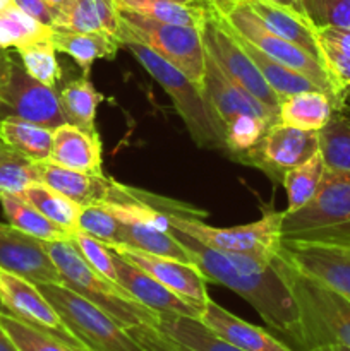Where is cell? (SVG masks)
I'll use <instances>...</instances> for the list:
<instances>
[{
	"instance_id": "cell-35",
	"label": "cell",
	"mask_w": 350,
	"mask_h": 351,
	"mask_svg": "<svg viewBox=\"0 0 350 351\" xmlns=\"http://www.w3.org/2000/svg\"><path fill=\"white\" fill-rule=\"evenodd\" d=\"M16 51L21 64L31 77L50 88L57 86V82L62 79V69L57 60V48L51 43V38L31 41L23 47H17Z\"/></svg>"
},
{
	"instance_id": "cell-25",
	"label": "cell",
	"mask_w": 350,
	"mask_h": 351,
	"mask_svg": "<svg viewBox=\"0 0 350 351\" xmlns=\"http://www.w3.org/2000/svg\"><path fill=\"white\" fill-rule=\"evenodd\" d=\"M54 29L95 33H119V10L113 0H71L60 10Z\"/></svg>"
},
{
	"instance_id": "cell-50",
	"label": "cell",
	"mask_w": 350,
	"mask_h": 351,
	"mask_svg": "<svg viewBox=\"0 0 350 351\" xmlns=\"http://www.w3.org/2000/svg\"><path fill=\"white\" fill-rule=\"evenodd\" d=\"M45 2H47L50 7H54V9L60 14V10L65 9V5H67L71 0H45Z\"/></svg>"
},
{
	"instance_id": "cell-30",
	"label": "cell",
	"mask_w": 350,
	"mask_h": 351,
	"mask_svg": "<svg viewBox=\"0 0 350 351\" xmlns=\"http://www.w3.org/2000/svg\"><path fill=\"white\" fill-rule=\"evenodd\" d=\"M235 34H237V40H239V43L242 45L244 51L249 55L250 60H253L254 65L257 67V71H259L261 75L264 77V81H266L268 84H270V88L277 93L278 98L281 99L288 95H295V93L318 91L319 88L311 81V79H307L305 75L299 74V72L292 71V69L285 67V65L278 64L277 60H273L271 57H268L264 51H261L259 48L254 47L253 43H249L246 38L240 36L237 31H235ZM319 91H321V89H319Z\"/></svg>"
},
{
	"instance_id": "cell-28",
	"label": "cell",
	"mask_w": 350,
	"mask_h": 351,
	"mask_svg": "<svg viewBox=\"0 0 350 351\" xmlns=\"http://www.w3.org/2000/svg\"><path fill=\"white\" fill-rule=\"evenodd\" d=\"M58 99L65 122L88 132H98L96 112L103 101V95L95 88L89 75L82 74L81 77L69 81L58 93Z\"/></svg>"
},
{
	"instance_id": "cell-56",
	"label": "cell",
	"mask_w": 350,
	"mask_h": 351,
	"mask_svg": "<svg viewBox=\"0 0 350 351\" xmlns=\"http://www.w3.org/2000/svg\"><path fill=\"white\" fill-rule=\"evenodd\" d=\"M0 146H2V139H0Z\"/></svg>"
},
{
	"instance_id": "cell-49",
	"label": "cell",
	"mask_w": 350,
	"mask_h": 351,
	"mask_svg": "<svg viewBox=\"0 0 350 351\" xmlns=\"http://www.w3.org/2000/svg\"><path fill=\"white\" fill-rule=\"evenodd\" d=\"M307 351H350V350L347 348V346H343V345H336V343H333V345L316 346V348L307 350Z\"/></svg>"
},
{
	"instance_id": "cell-16",
	"label": "cell",
	"mask_w": 350,
	"mask_h": 351,
	"mask_svg": "<svg viewBox=\"0 0 350 351\" xmlns=\"http://www.w3.org/2000/svg\"><path fill=\"white\" fill-rule=\"evenodd\" d=\"M105 245L129 263L136 264L144 273L153 276L154 280L160 281L163 287L177 293L178 297L205 308V304L209 298V281L206 280V276L196 264L182 263V261L170 259V257L154 256V254L144 252V250L134 249V247L124 245V243H105Z\"/></svg>"
},
{
	"instance_id": "cell-24",
	"label": "cell",
	"mask_w": 350,
	"mask_h": 351,
	"mask_svg": "<svg viewBox=\"0 0 350 351\" xmlns=\"http://www.w3.org/2000/svg\"><path fill=\"white\" fill-rule=\"evenodd\" d=\"M51 43L57 48V51L69 55L79 65L84 75H89L91 65L100 58H106V60L115 58L117 51L122 47L119 38L106 31L75 33V31L54 29Z\"/></svg>"
},
{
	"instance_id": "cell-53",
	"label": "cell",
	"mask_w": 350,
	"mask_h": 351,
	"mask_svg": "<svg viewBox=\"0 0 350 351\" xmlns=\"http://www.w3.org/2000/svg\"><path fill=\"white\" fill-rule=\"evenodd\" d=\"M343 103L350 106V88L345 89V98H343Z\"/></svg>"
},
{
	"instance_id": "cell-10",
	"label": "cell",
	"mask_w": 350,
	"mask_h": 351,
	"mask_svg": "<svg viewBox=\"0 0 350 351\" xmlns=\"http://www.w3.org/2000/svg\"><path fill=\"white\" fill-rule=\"evenodd\" d=\"M201 38L205 50L211 55L220 69L278 117L280 98L264 81L249 55L244 51L232 26L216 9L202 26Z\"/></svg>"
},
{
	"instance_id": "cell-18",
	"label": "cell",
	"mask_w": 350,
	"mask_h": 351,
	"mask_svg": "<svg viewBox=\"0 0 350 351\" xmlns=\"http://www.w3.org/2000/svg\"><path fill=\"white\" fill-rule=\"evenodd\" d=\"M206 51V50H205ZM205 79H202V95L215 112L216 119L222 127H225L230 120L242 113L259 115L270 123L278 122V117L261 101H257L253 95L246 91L242 86L230 79L220 65L213 60L211 55L206 51L205 57Z\"/></svg>"
},
{
	"instance_id": "cell-23",
	"label": "cell",
	"mask_w": 350,
	"mask_h": 351,
	"mask_svg": "<svg viewBox=\"0 0 350 351\" xmlns=\"http://www.w3.org/2000/svg\"><path fill=\"white\" fill-rule=\"evenodd\" d=\"M119 12H134L168 24H180L202 29L215 7L208 0H113Z\"/></svg>"
},
{
	"instance_id": "cell-48",
	"label": "cell",
	"mask_w": 350,
	"mask_h": 351,
	"mask_svg": "<svg viewBox=\"0 0 350 351\" xmlns=\"http://www.w3.org/2000/svg\"><path fill=\"white\" fill-rule=\"evenodd\" d=\"M270 2L278 3V5L287 7V9H292V10H295V12L302 14V9H301V3H299V0H270Z\"/></svg>"
},
{
	"instance_id": "cell-33",
	"label": "cell",
	"mask_w": 350,
	"mask_h": 351,
	"mask_svg": "<svg viewBox=\"0 0 350 351\" xmlns=\"http://www.w3.org/2000/svg\"><path fill=\"white\" fill-rule=\"evenodd\" d=\"M325 170V160L321 156V151H318V153H314L311 158L302 161L297 167L290 168L283 175L281 184H283L288 197L287 213H294L297 209L304 208L314 197L316 191H318L319 184H321Z\"/></svg>"
},
{
	"instance_id": "cell-29",
	"label": "cell",
	"mask_w": 350,
	"mask_h": 351,
	"mask_svg": "<svg viewBox=\"0 0 350 351\" xmlns=\"http://www.w3.org/2000/svg\"><path fill=\"white\" fill-rule=\"evenodd\" d=\"M156 328L191 351H244L216 336L199 319L187 315L160 314Z\"/></svg>"
},
{
	"instance_id": "cell-37",
	"label": "cell",
	"mask_w": 350,
	"mask_h": 351,
	"mask_svg": "<svg viewBox=\"0 0 350 351\" xmlns=\"http://www.w3.org/2000/svg\"><path fill=\"white\" fill-rule=\"evenodd\" d=\"M323 60L343 89L350 88V29H318Z\"/></svg>"
},
{
	"instance_id": "cell-6",
	"label": "cell",
	"mask_w": 350,
	"mask_h": 351,
	"mask_svg": "<svg viewBox=\"0 0 350 351\" xmlns=\"http://www.w3.org/2000/svg\"><path fill=\"white\" fill-rule=\"evenodd\" d=\"M120 43L136 41L160 55L163 60L184 72L194 84L202 88L205 79V45L201 29L180 24L160 23L134 12H119Z\"/></svg>"
},
{
	"instance_id": "cell-44",
	"label": "cell",
	"mask_w": 350,
	"mask_h": 351,
	"mask_svg": "<svg viewBox=\"0 0 350 351\" xmlns=\"http://www.w3.org/2000/svg\"><path fill=\"white\" fill-rule=\"evenodd\" d=\"M127 331L139 343L144 351H191L178 341L172 339L170 336L165 335L163 331H160L156 326L141 324L129 328Z\"/></svg>"
},
{
	"instance_id": "cell-36",
	"label": "cell",
	"mask_w": 350,
	"mask_h": 351,
	"mask_svg": "<svg viewBox=\"0 0 350 351\" xmlns=\"http://www.w3.org/2000/svg\"><path fill=\"white\" fill-rule=\"evenodd\" d=\"M54 29L38 23L30 14L12 5L0 12V48H17L38 40L51 38Z\"/></svg>"
},
{
	"instance_id": "cell-2",
	"label": "cell",
	"mask_w": 350,
	"mask_h": 351,
	"mask_svg": "<svg viewBox=\"0 0 350 351\" xmlns=\"http://www.w3.org/2000/svg\"><path fill=\"white\" fill-rule=\"evenodd\" d=\"M273 263L290 287L301 314L299 350L307 351L333 343L350 350V298L299 271L280 254Z\"/></svg>"
},
{
	"instance_id": "cell-7",
	"label": "cell",
	"mask_w": 350,
	"mask_h": 351,
	"mask_svg": "<svg viewBox=\"0 0 350 351\" xmlns=\"http://www.w3.org/2000/svg\"><path fill=\"white\" fill-rule=\"evenodd\" d=\"M172 228L198 240L202 245L223 252L247 254L264 261H273L281 245V225L285 211L266 209L263 218L249 225L216 228L206 225L192 213H165Z\"/></svg>"
},
{
	"instance_id": "cell-31",
	"label": "cell",
	"mask_w": 350,
	"mask_h": 351,
	"mask_svg": "<svg viewBox=\"0 0 350 351\" xmlns=\"http://www.w3.org/2000/svg\"><path fill=\"white\" fill-rule=\"evenodd\" d=\"M0 139L5 146L33 161L50 160L54 146V129L36 125L19 119L0 120Z\"/></svg>"
},
{
	"instance_id": "cell-54",
	"label": "cell",
	"mask_w": 350,
	"mask_h": 351,
	"mask_svg": "<svg viewBox=\"0 0 350 351\" xmlns=\"http://www.w3.org/2000/svg\"><path fill=\"white\" fill-rule=\"evenodd\" d=\"M185 2H198V0H185ZM209 2V0H208Z\"/></svg>"
},
{
	"instance_id": "cell-39",
	"label": "cell",
	"mask_w": 350,
	"mask_h": 351,
	"mask_svg": "<svg viewBox=\"0 0 350 351\" xmlns=\"http://www.w3.org/2000/svg\"><path fill=\"white\" fill-rule=\"evenodd\" d=\"M0 328L16 343L19 351H72L54 335L27 324L5 311H0Z\"/></svg>"
},
{
	"instance_id": "cell-3",
	"label": "cell",
	"mask_w": 350,
	"mask_h": 351,
	"mask_svg": "<svg viewBox=\"0 0 350 351\" xmlns=\"http://www.w3.org/2000/svg\"><path fill=\"white\" fill-rule=\"evenodd\" d=\"M43 245L60 273L62 285L106 312L122 328L129 329L141 324L158 326L160 314L144 307L119 283L93 269L71 240L43 242Z\"/></svg>"
},
{
	"instance_id": "cell-41",
	"label": "cell",
	"mask_w": 350,
	"mask_h": 351,
	"mask_svg": "<svg viewBox=\"0 0 350 351\" xmlns=\"http://www.w3.org/2000/svg\"><path fill=\"white\" fill-rule=\"evenodd\" d=\"M299 3L316 31L350 29V0H299Z\"/></svg>"
},
{
	"instance_id": "cell-38",
	"label": "cell",
	"mask_w": 350,
	"mask_h": 351,
	"mask_svg": "<svg viewBox=\"0 0 350 351\" xmlns=\"http://www.w3.org/2000/svg\"><path fill=\"white\" fill-rule=\"evenodd\" d=\"M33 184H40L36 161L30 160L2 143L0 146V192L21 195Z\"/></svg>"
},
{
	"instance_id": "cell-8",
	"label": "cell",
	"mask_w": 350,
	"mask_h": 351,
	"mask_svg": "<svg viewBox=\"0 0 350 351\" xmlns=\"http://www.w3.org/2000/svg\"><path fill=\"white\" fill-rule=\"evenodd\" d=\"M222 16L225 17L226 23H229L240 36H244L249 43H253L254 47H257L261 51H264L268 57H271L273 60H277L278 64L285 65V67L292 69V71L299 72V74L311 79L321 91H325L326 95L333 99L335 110L343 105L345 89L336 82V79L333 77L331 72L328 71L325 62H321L319 58H316L314 55L305 51L304 48L297 47V45H294L292 41L283 40V38H280L278 34H275L273 31L268 29L263 24V21H261L259 17L253 12V9L247 5L246 0L239 2L230 12L222 14Z\"/></svg>"
},
{
	"instance_id": "cell-1",
	"label": "cell",
	"mask_w": 350,
	"mask_h": 351,
	"mask_svg": "<svg viewBox=\"0 0 350 351\" xmlns=\"http://www.w3.org/2000/svg\"><path fill=\"white\" fill-rule=\"evenodd\" d=\"M174 230L177 239L192 252L196 266L209 283H218L242 297L264 322L301 345V314L290 287L273 261L247 254L223 252Z\"/></svg>"
},
{
	"instance_id": "cell-34",
	"label": "cell",
	"mask_w": 350,
	"mask_h": 351,
	"mask_svg": "<svg viewBox=\"0 0 350 351\" xmlns=\"http://www.w3.org/2000/svg\"><path fill=\"white\" fill-rule=\"evenodd\" d=\"M21 197L26 199L30 204H33L38 211L54 223H57L62 228L69 232H75L79 226V215L82 211V206L71 201L60 192L47 187L43 184H33L21 194Z\"/></svg>"
},
{
	"instance_id": "cell-32",
	"label": "cell",
	"mask_w": 350,
	"mask_h": 351,
	"mask_svg": "<svg viewBox=\"0 0 350 351\" xmlns=\"http://www.w3.org/2000/svg\"><path fill=\"white\" fill-rule=\"evenodd\" d=\"M319 151L329 170L350 171V106L343 103L319 130Z\"/></svg>"
},
{
	"instance_id": "cell-27",
	"label": "cell",
	"mask_w": 350,
	"mask_h": 351,
	"mask_svg": "<svg viewBox=\"0 0 350 351\" xmlns=\"http://www.w3.org/2000/svg\"><path fill=\"white\" fill-rule=\"evenodd\" d=\"M0 206L7 221L21 232L41 240V242H64L71 240L72 232L62 228L57 223L41 215L33 204L17 194L0 192Z\"/></svg>"
},
{
	"instance_id": "cell-5",
	"label": "cell",
	"mask_w": 350,
	"mask_h": 351,
	"mask_svg": "<svg viewBox=\"0 0 350 351\" xmlns=\"http://www.w3.org/2000/svg\"><path fill=\"white\" fill-rule=\"evenodd\" d=\"M122 47H126L127 51L139 62L141 67L165 89L168 98L174 103L175 112L184 120L192 141L199 147L226 151L223 127L209 103L206 101L202 88L194 84L184 72L163 60L146 45L127 41L122 43Z\"/></svg>"
},
{
	"instance_id": "cell-26",
	"label": "cell",
	"mask_w": 350,
	"mask_h": 351,
	"mask_svg": "<svg viewBox=\"0 0 350 351\" xmlns=\"http://www.w3.org/2000/svg\"><path fill=\"white\" fill-rule=\"evenodd\" d=\"M335 112V103L323 91H304L280 99L278 122L319 132Z\"/></svg>"
},
{
	"instance_id": "cell-55",
	"label": "cell",
	"mask_w": 350,
	"mask_h": 351,
	"mask_svg": "<svg viewBox=\"0 0 350 351\" xmlns=\"http://www.w3.org/2000/svg\"><path fill=\"white\" fill-rule=\"evenodd\" d=\"M0 311H3V307H2V304H0Z\"/></svg>"
},
{
	"instance_id": "cell-9",
	"label": "cell",
	"mask_w": 350,
	"mask_h": 351,
	"mask_svg": "<svg viewBox=\"0 0 350 351\" xmlns=\"http://www.w3.org/2000/svg\"><path fill=\"white\" fill-rule=\"evenodd\" d=\"M41 293L54 305L65 328L91 351H144L126 328L106 312L64 285L41 283Z\"/></svg>"
},
{
	"instance_id": "cell-43",
	"label": "cell",
	"mask_w": 350,
	"mask_h": 351,
	"mask_svg": "<svg viewBox=\"0 0 350 351\" xmlns=\"http://www.w3.org/2000/svg\"><path fill=\"white\" fill-rule=\"evenodd\" d=\"M78 230L102 240L103 243L120 242V221L103 206H86L79 215Z\"/></svg>"
},
{
	"instance_id": "cell-4",
	"label": "cell",
	"mask_w": 350,
	"mask_h": 351,
	"mask_svg": "<svg viewBox=\"0 0 350 351\" xmlns=\"http://www.w3.org/2000/svg\"><path fill=\"white\" fill-rule=\"evenodd\" d=\"M281 240L350 243V171L326 168L314 197L297 211H285Z\"/></svg>"
},
{
	"instance_id": "cell-11",
	"label": "cell",
	"mask_w": 350,
	"mask_h": 351,
	"mask_svg": "<svg viewBox=\"0 0 350 351\" xmlns=\"http://www.w3.org/2000/svg\"><path fill=\"white\" fill-rule=\"evenodd\" d=\"M319 151V134L314 130H302L285 125L281 122L271 123L256 146L237 161L257 168L271 178L275 184L283 180L290 168L311 158Z\"/></svg>"
},
{
	"instance_id": "cell-46",
	"label": "cell",
	"mask_w": 350,
	"mask_h": 351,
	"mask_svg": "<svg viewBox=\"0 0 350 351\" xmlns=\"http://www.w3.org/2000/svg\"><path fill=\"white\" fill-rule=\"evenodd\" d=\"M14 60H16V57L12 55L10 48H0V88L9 81Z\"/></svg>"
},
{
	"instance_id": "cell-17",
	"label": "cell",
	"mask_w": 350,
	"mask_h": 351,
	"mask_svg": "<svg viewBox=\"0 0 350 351\" xmlns=\"http://www.w3.org/2000/svg\"><path fill=\"white\" fill-rule=\"evenodd\" d=\"M0 269L19 274L36 285H62L60 273L48 257L43 242L10 223H0Z\"/></svg>"
},
{
	"instance_id": "cell-21",
	"label": "cell",
	"mask_w": 350,
	"mask_h": 351,
	"mask_svg": "<svg viewBox=\"0 0 350 351\" xmlns=\"http://www.w3.org/2000/svg\"><path fill=\"white\" fill-rule=\"evenodd\" d=\"M102 151L103 146L98 132H88L71 123L54 129L51 163L69 170L103 173Z\"/></svg>"
},
{
	"instance_id": "cell-13",
	"label": "cell",
	"mask_w": 350,
	"mask_h": 351,
	"mask_svg": "<svg viewBox=\"0 0 350 351\" xmlns=\"http://www.w3.org/2000/svg\"><path fill=\"white\" fill-rule=\"evenodd\" d=\"M36 171L40 184L60 192L79 206H96L103 202L136 201L137 189L126 187L105 173L69 170L50 160L36 161Z\"/></svg>"
},
{
	"instance_id": "cell-42",
	"label": "cell",
	"mask_w": 350,
	"mask_h": 351,
	"mask_svg": "<svg viewBox=\"0 0 350 351\" xmlns=\"http://www.w3.org/2000/svg\"><path fill=\"white\" fill-rule=\"evenodd\" d=\"M71 242L74 243L75 249L82 256V259L89 264L95 271L100 274L106 276L108 280L117 283V271L115 263H113V252L102 242V240L95 239V237L88 235V233L75 230L71 235Z\"/></svg>"
},
{
	"instance_id": "cell-52",
	"label": "cell",
	"mask_w": 350,
	"mask_h": 351,
	"mask_svg": "<svg viewBox=\"0 0 350 351\" xmlns=\"http://www.w3.org/2000/svg\"><path fill=\"white\" fill-rule=\"evenodd\" d=\"M69 348H71L72 351H91L89 348H86L84 345H82V343H78V345H67Z\"/></svg>"
},
{
	"instance_id": "cell-40",
	"label": "cell",
	"mask_w": 350,
	"mask_h": 351,
	"mask_svg": "<svg viewBox=\"0 0 350 351\" xmlns=\"http://www.w3.org/2000/svg\"><path fill=\"white\" fill-rule=\"evenodd\" d=\"M270 125L271 123L266 119L259 115H250V113H242L230 120L223 127V141H225V149L229 156L237 160L253 149Z\"/></svg>"
},
{
	"instance_id": "cell-19",
	"label": "cell",
	"mask_w": 350,
	"mask_h": 351,
	"mask_svg": "<svg viewBox=\"0 0 350 351\" xmlns=\"http://www.w3.org/2000/svg\"><path fill=\"white\" fill-rule=\"evenodd\" d=\"M113 252V250H112ZM113 263H115L117 271V283L132 295L139 304L144 307L151 308L156 314H175V315H187V317L199 319L201 317L202 307L191 304L185 298L178 297L167 287L144 273L136 264L129 263L122 256L113 252Z\"/></svg>"
},
{
	"instance_id": "cell-15",
	"label": "cell",
	"mask_w": 350,
	"mask_h": 351,
	"mask_svg": "<svg viewBox=\"0 0 350 351\" xmlns=\"http://www.w3.org/2000/svg\"><path fill=\"white\" fill-rule=\"evenodd\" d=\"M278 254L304 274L350 298V243L333 245L281 240Z\"/></svg>"
},
{
	"instance_id": "cell-22",
	"label": "cell",
	"mask_w": 350,
	"mask_h": 351,
	"mask_svg": "<svg viewBox=\"0 0 350 351\" xmlns=\"http://www.w3.org/2000/svg\"><path fill=\"white\" fill-rule=\"evenodd\" d=\"M246 2L253 9V12L263 21L268 29L273 31L283 40H288L297 47L304 48L305 51L325 62L318 34L304 14L281 7L278 3L270 2V0H246Z\"/></svg>"
},
{
	"instance_id": "cell-12",
	"label": "cell",
	"mask_w": 350,
	"mask_h": 351,
	"mask_svg": "<svg viewBox=\"0 0 350 351\" xmlns=\"http://www.w3.org/2000/svg\"><path fill=\"white\" fill-rule=\"evenodd\" d=\"M3 119L26 120L47 129L67 123L55 88L31 77L17 58L9 81L0 88V120Z\"/></svg>"
},
{
	"instance_id": "cell-47",
	"label": "cell",
	"mask_w": 350,
	"mask_h": 351,
	"mask_svg": "<svg viewBox=\"0 0 350 351\" xmlns=\"http://www.w3.org/2000/svg\"><path fill=\"white\" fill-rule=\"evenodd\" d=\"M0 351H19L16 343L9 338V335L2 328H0Z\"/></svg>"
},
{
	"instance_id": "cell-51",
	"label": "cell",
	"mask_w": 350,
	"mask_h": 351,
	"mask_svg": "<svg viewBox=\"0 0 350 351\" xmlns=\"http://www.w3.org/2000/svg\"><path fill=\"white\" fill-rule=\"evenodd\" d=\"M14 5V0H0V12H5L7 9Z\"/></svg>"
},
{
	"instance_id": "cell-20",
	"label": "cell",
	"mask_w": 350,
	"mask_h": 351,
	"mask_svg": "<svg viewBox=\"0 0 350 351\" xmlns=\"http://www.w3.org/2000/svg\"><path fill=\"white\" fill-rule=\"evenodd\" d=\"M199 321L216 336L244 351H294L266 329L249 324L208 298Z\"/></svg>"
},
{
	"instance_id": "cell-45",
	"label": "cell",
	"mask_w": 350,
	"mask_h": 351,
	"mask_svg": "<svg viewBox=\"0 0 350 351\" xmlns=\"http://www.w3.org/2000/svg\"><path fill=\"white\" fill-rule=\"evenodd\" d=\"M14 5L19 7L23 12L30 14L38 23L45 24V26L51 27V29H54L55 23L58 19L57 10L48 5L45 0H14Z\"/></svg>"
},
{
	"instance_id": "cell-14",
	"label": "cell",
	"mask_w": 350,
	"mask_h": 351,
	"mask_svg": "<svg viewBox=\"0 0 350 351\" xmlns=\"http://www.w3.org/2000/svg\"><path fill=\"white\" fill-rule=\"evenodd\" d=\"M0 304L10 315L50 332L65 345L81 343L65 328L60 315L45 298L38 285L19 274L0 269Z\"/></svg>"
}]
</instances>
